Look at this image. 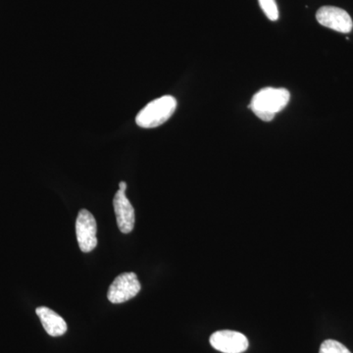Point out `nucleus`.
<instances>
[{
  "label": "nucleus",
  "instance_id": "nucleus-1",
  "mask_svg": "<svg viewBox=\"0 0 353 353\" xmlns=\"http://www.w3.org/2000/svg\"><path fill=\"white\" fill-rule=\"evenodd\" d=\"M290 94L285 88H266L255 94L250 108L264 122H270L289 104Z\"/></svg>",
  "mask_w": 353,
  "mask_h": 353
},
{
  "label": "nucleus",
  "instance_id": "nucleus-2",
  "mask_svg": "<svg viewBox=\"0 0 353 353\" xmlns=\"http://www.w3.org/2000/svg\"><path fill=\"white\" fill-rule=\"evenodd\" d=\"M176 101L172 95H165L154 99L145 108L139 111L136 117V123L143 129H152L161 126L166 121L170 119L175 112Z\"/></svg>",
  "mask_w": 353,
  "mask_h": 353
},
{
  "label": "nucleus",
  "instance_id": "nucleus-3",
  "mask_svg": "<svg viewBox=\"0 0 353 353\" xmlns=\"http://www.w3.org/2000/svg\"><path fill=\"white\" fill-rule=\"evenodd\" d=\"M141 285L134 273H123L109 287L108 297L112 303H126L141 292Z\"/></svg>",
  "mask_w": 353,
  "mask_h": 353
},
{
  "label": "nucleus",
  "instance_id": "nucleus-4",
  "mask_svg": "<svg viewBox=\"0 0 353 353\" xmlns=\"http://www.w3.org/2000/svg\"><path fill=\"white\" fill-rule=\"evenodd\" d=\"M97 225L94 215L82 209L76 221L77 241L83 252H90L97 245Z\"/></svg>",
  "mask_w": 353,
  "mask_h": 353
},
{
  "label": "nucleus",
  "instance_id": "nucleus-5",
  "mask_svg": "<svg viewBox=\"0 0 353 353\" xmlns=\"http://www.w3.org/2000/svg\"><path fill=\"white\" fill-rule=\"evenodd\" d=\"M320 25L334 31L347 34L352 32L353 22L347 11L334 6H323L316 13Z\"/></svg>",
  "mask_w": 353,
  "mask_h": 353
},
{
  "label": "nucleus",
  "instance_id": "nucleus-6",
  "mask_svg": "<svg viewBox=\"0 0 353 353\" xmlns=\"http://www.w3.org/2000/svg\"><path fill=\"white\" fill-rule=\"evenodd\" d=\"M210 345L220 352L243 353L248 348V341L239 332L223 330L210 336Z\"/></svg>",
  "mask_w": 353,
  "mask_h": 353
},
{
  "label": "nucleus",
  "instance_id": "nucleus-7",
  "mask_svg": "<svg viewBox=\"0 0 353 353\" xmlns=\"http://www.w3.org/2000/svg\"><path fill=\"white\" fill-rule=\"evenodd\" d=\"M113 206L120 231L123 234L131 233L134 227V210L126 196V192L119 190L116 192Z\"/></svg>",
  "mask_w": 353,
  "mask_h": 353
},
{
  "label": "nucleus",
  "instance_id": "nucleus-8",
  "mask_svg": "<svg viewBox=\"0 0 353 353\" xmlns=\"http://www.w3.org/2000/svg\"><path fill=\"white\" fill-rule=\"evenodd\" d=\"M37 315L41 319L46 333L51 336H63L67 332V324L61 316L51 309L41 306L36 309Z\"/></svg>",
  "mask_w": 353,
  "mask_h": 353
},
{
  "label": "nucleus",
  "instance_id": "nucleus-9",
  "mask_svg": "<svg viewBox=\"0 0 353 353\" xmlns=\"http://www.w3.org/2000/svg\"><path fill=\"white\" fill-rule=\"evenodd\" d=\"M259 1L262 10L269 20L277 21L279 19V10L276 0H259Z\"/></svg>",
  "mask_w": 353,
  "mask_h": 353
},
{
  "label": "nucleus",
  "instance_id": "nucleus-10",
  "mask_svg": "<svg viewBox=\"0 0 353 353\" xmlns=\"http://www.w3.org/2000/svg\"><path fill=\"white\" fill-rule=\"evenodd\" d=\"M319 353H352L343 343L334 340H327L320 347Z\"/></svg>",
  "mask_w": 353,
  "mask_h": 353
},
{
  "label": "nucleus",
  "instance_id": "nucleus-11",
  "mask_svg": "<svg viewBox=\"0 0 353 353\" xmlns=\"http://www.w3.org/2000/svg\"><path fill=\"white\" fill-rule=\"evenodd\" d=\"M119 190H123V192H126L127 183L125 182H121L119 183Z\"/></svg>",
  "mask_w": 353,
  "mask_h": 353
}]
</instances>
